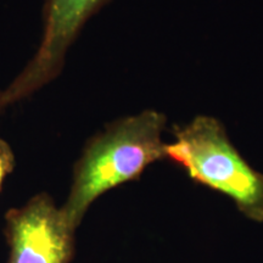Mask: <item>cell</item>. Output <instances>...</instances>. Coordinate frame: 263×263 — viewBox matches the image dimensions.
Segmentation results:
<instances>
[{"label":"cell","mask_w":263,"mask_h":263,"mask_svg":"<svg viewBox=\"0 0 263 263\" xmlns=\"http://www.w3.org/2000/svg\"><path fill=\"white\" fill-rule=\"evenodd\" d=\"M74 230L49 194H37L6 212L9 263H70Z\"/></svg>","instance_id":"cell-4"},{"label":"cell","mask_w":263,"mask_h":263,"mask_svg":"<svg viewBox=\"0 0 263 263\" xmlns=\"http://www.w3.org/2000/svg\"><path fill=\"white\" fill-rule=\"evenodd\" d=\"M166 159L178 164L194 182L232 199L242 215L263 222V174L242 159L217 118L197 116L174 129Z\"/></svg>","instance_id":"cell-2"},{"label":"cell","mask_w":263,"mask_h":263,"mask_svg":"<svg viewBox=\"0 0 263 263\" xmlns=\"http://www.w3.org/2000/svg\"><path fill=\"white\" fill-rule=\"evenodd\" d=\"M167 118L145 110L107 124L85 144L73 168V178L61 211L77 229L91 203L108 190L139 179L147 166L166 159L161 139Z\"/></svg>","instance_id":"cell-1"},{"label":"cell","mask_w":263,"mask_h":263,"mask_svg":"<svg viewBox=\"0 0 263 263\" xmlns=\"http://www.w3.org/2000/svg\"><path fill=\"white\" fill-rule=\"evenodd\" d=\"M15 154L10 144L3 138H0V189L6 177L15 168Z\"/></svg>","instance_id":"cell-5"},{"label":"cell","mask_w":263,"mask_h":263,"mask_svg":"<svg viewBox=\"0 0 263 263\" xmlns=\"http://www.w3.org/2000/svg\"><path fill=\"white\" fill-rule=\"evenodd\" d=\"M110 0H44L38 50L0 91V111L21 103L61 74L66 55L91 16Z\"/></svg>","instance_id":"cell-3"}]
</instances>
